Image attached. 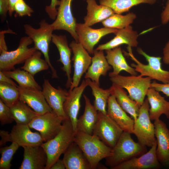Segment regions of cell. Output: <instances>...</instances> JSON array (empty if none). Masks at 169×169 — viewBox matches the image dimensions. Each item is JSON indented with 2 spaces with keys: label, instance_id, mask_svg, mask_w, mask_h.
<instances>
[{
  "label": "cell",
  "instance_id": "cell-1",
  "mask_svg": "<svg viewBox=\"0 0 169 169\" xmlns=\"http://www.w3.org/2000/svg\"><path fill=\"white\" fill-rule=\"evenodd\" d=\"M76 132L69 119L63 120L61 128L53 138L44 142L41 146L47 157L45 169H50L52 165L64 154L74 141Z\"/></svg>",
  "mask_w": 169,
  "mask_h": 169
},
{
  "label": "cell",
  "instance_id": "cell-2",
  "mask_svg": "<svg viewBox=\"0 0 169 169\" xmlns=\"http://www.w3.org/2000/svg\"><path fill=\"white\" fill-rule=\"evenodd\" d=\"M74 141L82 150L91 169H96L100 161L112 153V148L93 135L77 131Z\"/></svg>",
  "mask_w": 169,
  "mask_h": 169
},
{
  "label": "cell",
  "instance_id": "cell-3",
  "mask_svg": "<svg viewBox=\"0 0 169 169\" xmlns=\"http://www.w3.org/2000/svg\"><path fill=\"white\" fill-rule=\"evenodd\" d=\"M130 133L123 131L111 155L105 158L106 165L111 169L131 159L139 156L147 152L146 146L135 141Z\"/></svg>",
  "mask_w": 169,
  "mask_h": 169
},
{
  "label": "cell",
  "instance_id": "cell-4",
  "mask_svg": "<svg viewBox=\"0 0 169 169\" xmlns=\"http://www.w3.org/2000/svg\"><path fill=\"white\" fill-rule=\"evenodd\" d=\"M128 52H124V54L130 57L136 63L131 64L136 71L140 74V75L146 76L162 82L163 84L169 82V71L163 69L161 68V57H155L147 54L140 48H137L139 54L143 56L148 63L145 64L139 61L133 55L131 47H127Z\"/></svg>",
  "mask_w": 169,
  "mask_h": 169
},
{
  "label": "cell",
  "instance_id": "cell-5",
  "mask_svg": "<svg viewBox=\"0 0 169 169\" xmlns=\"http://www.w3.org/2000/svg\"><path fill=\"white\" fill-rule=\"evenodd\" d=\"M39 24V27L37 28H33L29 24H24L25 32L27 36L33 41L34 47L43 54L44 59L51 69L52 77L57 78L58 76L57 71L51 63L49 55V46L52 41L54 30L51 24L45 19H42Z\"/></svg>",
  "mask_w": 169,
  "mask_h": 169
},
{
  "label": "cell",
  "instance_id": "cell-6",
  "mask_svg": "<svg viewBox=\"0 0 169 169\" xmlns=\"http://www.w3.org/2000/svg\"><path fill=\"white\" fill-rule=\"evenodd\" d=\"M112 84L126 89L129 96L140 107L143 103L147 92L150 87L152 79L140 76H124L118 74L110 77Z\"/></svg>",
  "mask_w": 169,
  "mask_h": 169
},
{
  "label": "cell",
  "instance_id": "cell-7",
  "mask_svg": "<svg viewBox=\"0 0 169 169\" xmlns=\"http://www.w3.org/2000/svg\"><path fill=\"white\" fill-rule=\"evenodd\" d=\"M150 105L146 98L140 108L137 119L134 120L133 134L136 136L138 142L142 145L151 147L156 141L155 127L150 119Z\"/></svg>",
  "mask_w": 169,
  "mask_h": 169
},
{
  "label": "cell",
  "instance_id": "cell-8",
  "mask_svg": "<svg viewBox=\"0 0 169 169\" xmlns=\"http://www.w3.org/2000/svg\"><path fill=\"white\" fill-rule=\"evenodd\" d=\"M33 42L28 36L20 38L18 46L15 50L11 51L3 50L0 52V71H6L12 70L17 64L24 63L37 50L28 46Z\"/></svg>",
  "mask_w": 169,
  "mask_h": 169
},
{
  "label": "cell",
  "instance_id": "cell-9",
  "mask_svg": "<svg viewBox=\"0 0 169 169\" xmlns=\"http://www.w3.org/2000/svg\"><path fill=\"white\" fill-rule=\"evenodd\" d=\"M0 135L1 138L0 146L8 141L15 142L22 147L40 146L44 142L40 133L32 131L28 125L16 124L10 133L1 130Z\"/></svg>",
  "mask_w": 169,
  "mask_h": 169
},
{
  "label": "cell",
  "instance_id": "cell-10",
  "mask_svg": "<svg viewBox=\"0 0 169 169\" xmlns=\"http://www.w3.org/2000/svg\"><path fill=\"white\" fill-rule=\"evenodd\" d=\"M64 120L53 111L37 115L28 125L40 133L44 142L54 138L60 131Z\"/></svg>",
  "mask_w": 169,
  "mask_h": 169
},
{
  "label": "cell",
  "instance_id": "cell-11",
  "mask_svg": "<svg viewBox=\"0 0 169 169\" xmlns=\"http://www.w3.org/2000/svg\"><path fill=\"white\" fill-rule=\"evenodd\" d=\"M123 131L107 114L98 111V119L92 135L113 148Z\"/></svg>",
  "mask_w": 169,
  "mask_h": 169
},
{
  "label": "cell",
  "instance_id": "cell-12",
  "mask_svg": "<svg viewBox=\"0 0 169 169\" xmlns=\"http://www.w3.org/2000/svg\"><path fill=\"white\" fill-rule=\"evenodd\" d=\"M118 29L104 27L98 29L91 28L84 23H78L76 26L79 42L90 54H93L94 47L104 36L115 34Z\"/></svg>",
  "mask_w": 169,
  "mask_h": 169
},
{
  "label": "cell",
  "instance_id": "cell-13",
  "mask_svg": "<svg viewBox=\"0 0 169 169\" xmlns=\"http://www.w3.org/2000/svg\"><path fill=\"white\" fill-rule=\"evenodd\" d=\"M69 47L73 54L72 60L74 68L72 82L69 90H71L79 86L82 76L91 64L92 58L79 43L73 41L70 43Z\"/></svg>",
  "mask_w": 169,
  "mask_h": 169
},
{
  "label": "cell",
  "instance_id": "cell-14",
  "mask_svg": "<svg viewBox=\"0 0 169 169\" xmlns=\"http://www.w3.org/2000/svg\"><path fill=\"white\" fill-rule=\"evenodd\" d=\"M57 14L54 21L50 24L54 30H64L69 32L77 42L78 38L76 31L77 24L71 9L73 0H59Z\"/></svg>",
  "mask_w": 169,
  "mask_h": 169
},
{
  "label": "cell",
  "instance_id": "cell-15",
  "mask_svg": "<svg viewBox=\"0 0 169 169\" xmlns=\"http://www.w3.org/2000/svg\"><path fill=\"white\" fill-rule=\"evenodd\" d=\"M42 92L52 111L64 120L69 118L65 113L64 104L66 100L68 91L59 87H54L48 79H45L42 86Z\"/></svg>",
  "mask_w": 169,
  "mask_h": 169
},
{
  "label": "cell",
  "instance_id": "cell-16",
  "mask_svg": "<svg viewBox=\"0 0 169 169\" xmlns=\"http://www.w3.org/2000/svg\"><path fill=\"white\" fill-rule=\"evenodd\" d=\"M156 141L149 150L143 154L125 161L111 169H149L159 168L161 165L157 158Z\"/></svg>",
  "mask_w": 169,
  "mask_h": 169
},
{
  "label": "cell",
  "instance_id": "cell-17",
  "mask_svg": "<svg viewBox=\"0 0 169 169\" xmlns=\"http://www.w3.org/2000/svg\"><path fill=\"white\" fill-rule=\"evenodd\" d=\"M154 124L157 158L161 165L169 166V130L166 124L160 119L155 120Z\"/></svg>",
  "mask_w": 169,
  "mask_h": 169
},
{
  "label": "cell",
  "instance_id": "cell-18",
  "mask_svg": "<svg viewBox=\"0 0 169 169\" xmlns=\"http://www.w3.org/2000/svg\"><path fill=\"white\" fill-rule=\"evenodd\" d=\"M88 84L85 80L72 90H69L64 104V112L71 120L74 131L77 132L78 115L80 107V100L82 95Z\"/></svg>",
  "mask_w": 169,
  "mask_h": 169
},
{
  "label": "cell",
  "instance_id": "cell-19",
  "mask_svg": "<svg viewBox=\"0 0 169 169\" xmlns=\"http://www.w3.org/2000/svg\"><path fill=\"white\" fill-rule=\"evenodd\" d=\"M18 88L19 100L25 103L38 115L52 111L42 90L23 88L18 86Z\"/></svg>",
  "mask_w": 169,
  "mask_h": 169
},
{
  "label": "cell",
  "instance_id": "cell-20",
  "mask_svg": "<svg viewBox=\"0 0 169 169\" xmlns=\"http://www.w3.org/2000/svg\"><path fill=\"white\" fill-rule=\"evenodd\" d=\"M23 147V160L19 169H45L47 157L41 145Z\"/></svg>",
  "mask_w": 169,
  "mask_h": 169
},
{
  "label": "cell",
  "instance_id": "cell-21",
  "mask_svg": "<svg viewBox=\"0 0 169 169\" xmlns=\"http://www.w3.org/2000/svg\"><path fill=\"white\" fill-rule=\"evenodd\" d=\"M107 114L124 131L133 134L134 120L127 115L111 94L107 102Z\"/></svg>",
  "mask_w": 169,
  "mask_h": 169
},
{
  "label": "cell",
  "instance_id": "cell-22",
  "mask_svg": "<svg viewBox=\"0 0 169 169\" xmlns=\"http://www.w3.org/2000/svg\"><path fill=\"white\" fill-rule=\"evenodd\" d=\"M115 36L108 42L99 45L95 49L98 50L112 49L125 44L131 47H136L138 43V32L133 30L130 25L124 28L118 29Z\"/></svg>",
  "mask_w": 169,
  "mask_h": 169
},
{
  "label": "cell",
  "instance_id": "cell-23",
  "mask_svg": "<svg viewBox=\"0 0 169 169\" xmlns=\"http://www.w3.org/2000/svg\"><path fill=\"white\" fill-rule=\"evenodd\" d=\"M52 42L57 48L60 55L58 61L63 65L62 69L65 72L67 77L66 87L69 88L72 82L71 76V56L72 52L71 48L68 44L66 37L65 35L53 34Z\"/></svg>",
  "mask_w": 169,
  "mask_h": 169
},
{
  "label": "cell",
  "instance_id": "cell-24",
  "mask_svg": "<svg viewBox=\"0 0 169 169\" xmlns=\"http://www.w3.org/2000/svg\"><path fill=\"white\" fill-rule=\"evenodd\" d=\"M91 63L84 76L85 79H90L100 86V78L101 75L105 76L111 66L108 63L103 50H94Z\"/></svg>",
  "mask_w": 169,
  "mask_h": 169
},
{
  "label": "cell",
  "instance_id": "cell-25",
  "mask_svg": "<svg viewBox=\"0 0 169 169\" xmlns=\"http://www.w3.org/2000/svg\"><path fill=\"white\" fill-rule=\"evenodd\" d=\"M146 95L150 105L149 114L151 120L159 119L162 114L169 119V101L161 95L159 92L152 87L149 88Z\"/></svg>",
  "mask_w": 169,
  "mask_h": 169
},
{
  "label": "cell",
  "instance_id": "cell-26",
  "mask_svg": "<svg viewBox=\"0 0 169 169\" xmlns=\"http://www.w3.org/2000/svg\"><path fill=\"white\" fill-rule=\"evenodd\" d=\"M106 58L109 64L113 69L109 73V77L119 74L122 71H125L131 75H137V73L134 68L127 63L120 47L105 50Z\"/></svg>",
  "mask_w": 169,
  "mask_h": 169
},
{
  "label": "cell",
  "instance_id": "cell-27",
  "mask_svg": "<svg viewBox=\"0 0 169 169\" xmlns=\"http://www.w3.org/2000/svg\"><path fill=\"white\" fill-rule=\"evenodd\" d=\"M85 106L83 114L78 119L77 132L92 135L98 118V111L92 105L88 97L83 95Z\"/></svg>",
  "mask_w": 169,
  "mask_h": 169
},
{
  "label": "cell",
  "instance_id": "cell-28",
  "mask_svg": "<svg viewBox=\"0 0 169 169\" xmlns=\"http://www.w3.org/2000/svg\"><path fill=\"white\" fill-rule=\"evenodd\" d=\"M63 160L66 169H91L89 162L81 149L73 142L64 153Z\"/></svg>",
  "mask_w": 169,
  "mask_h": 169
},
{
  "label": "cell",
  "instance_id": "cell-29",
  "mask_svg": "<svg viewBox=\"0 0 169 169\" xmlns=\"http://www.w3.org/2000/svg\"><path fill=\"white\" fill-rule=\"evenodd\" d=\"M86 0L87 11V14L84 18V23L89 26L102 22L115 13L110 7L98 4L95 0Z\"/></svg>",
  "mask_w": 169,
  "mask_h": 169
},
{
  "label": "cell",
  "instance_id": "cell-30",
  "mask_svg": "<svg viewBox=\"0 0 169 169\" xmlns=\"http://www.w3.org/2000/svg\"><path fill=\"white\" fill-rule=\"evenodd\" d=\"M110 88L111 94L115 95L119 105L135 120L138 115L140 108L136 102L127 95V93L123 88L113 84Z\"/></svg>",
  "mask_w": 169,
  "mask_h": 169
},
{
  "label": "cell",
  "instance_id": "cell-31",
  "mask_svg": "<svg viewBox=\"0 0 169 169\" xmlns=\"http://www.w3.org/2000/svg\"><path fill=\"white\" fill-rule=\"evenodd\" d=\"M3 72L6 76L15 80L20 88L42 90L34 76L26 70L18 68Z\"/></svg>",
  "mask_w": 169,
  "mask_h": 169
},
{
  "label": "cell",
  "instance_id": "cell-32",
  "mask_svg": "<svg viewBox=\"0 0 169 169\" xmlns=\"http://www.w3.org/2000/svg\"><path fill=\"white\" fill-rule=\"evenodd\" d=\"M13 118L17 124L28 125L37 115L27 104L19 100L10 107Z\"/></svg>",
  "mask_w": 169,
  "mask_h": 169
},
{
  "label": "cell",
  "instance_id": "cell-33",
  "mask_svg": "<svg viewBox=\"0 0 169 169\" xmlns=\"http://www.w3.org/2000/svg\"><path fill=\"white\" fill-rule=\"evenodd\" d=\"M88 86L91 88L93 95L95 98L94 105L97 110L104 114H107L106 105L108 100L111 94V88L103 89L100 86L93 82L90 79H85Z\"/></svg>",
  "mask_w": 169,
  "mask_h": 169
},
{
  "label": "cell",
  "instance_id": "cell-34",
  "mask_svg": "<svg viewBox=\"0 0 169 169\" xmlns=\"http://www.w3.org/2000/svg\"><path fill=\"white\" fill-rule=\"evenodd\" d=\"M156 0H99L100 4L110 8L115 13L121 14L128 12L133 7L141 3L151 5Z\"/></svg>",
  "mask_w": 169,
  "mask_h": 169
},
{
  "label": "cell",
  "instance_id": "cell-35",
  "mask_svg": "<svg viewBox=\"0 0 169 169\" xmlns=\"http://www.w3.org/2000/svg\"><path fill=\"white\" fill-rule=\"evenodd\" d=\"M136 18V14L132 12L125 15L114 13L102 23L104 27L120 29L130 25Z\"/></svg>",
  "mask_w": 169,
  "mask_h": 169
},
{
  "label": "cell",
  "instance_id": "cell-36",
  "mask_svg": "<svg viewBox=\"0 0 169 169\" xmlns=\"http://www.w3.org/2000/svg\"><path fill=\"white\" fill-rule=\"evenodd\" d=\"M42 53L36 50L33 54L25 61L21 69L34 75L37 73L48 69L49 66L45 59L41 58Z\"/></svg>",
  "mask_w": 169,
  "mask_h": 169
},
{
  "label": "cell",
  "instance_id": "cell-37",
  "mask_svg": "<svg viewBox=\"0 0 169 169\" xmlns=\"http://www.w3.org/2000/svg\"><path fill=\"white\" fill-rule=\"evenodd\" d=\"M0 97L5 104L11 107L19 100L18 86L0 82Z\"/></svg>",
  "mask_w": 169,
  "mask_h": 169
},
{
  "label": "cell",
  "instance_id": "cell-38",
  "mask_svg": "<svg viewBox=\"0 0 169 169\" xmlns=\"http://www.w3.org/2000/svg\"><path fill=\"white\" fill-rule=\"evenodd\" d=\"M20 146L16 142H12L9 146L1 147L0 152L1 157L0 160V169H10L12 166L11 161L13 156Z\"/></svg>",
  "mask_w": 169,
  "mask_h": 169
},
{
  "label": "cell",
  "instance_id": "cell-39",
  "mask_svg": "<svg viewBox=\"0 0 169 169\" xmlns=\"http://www.w3.org/2000/svg\"><path fill=\"white\" fill-rule=\"evenodd\" d=\"M14 11L15 16L23 17L31 16L34 12L33 9L27 4L23 0H19L15 4Z\"/></svg>",
  "mask_w": 169,
  "mask_h": 169
},
{
  "label": "cell",
  "instance_id": "cell-40",
  "mask_svg": "<svg viewBox=\"0 0 169 169\" xmlns=\"http://www.w3.org/2000/svg\"><path fill=\"white\" fill-rule=\"evenodd\" d=\"M14 120L10 111V107L0 99V121L2 125L11 123Z\"/></svg>",
  "mask_w": 169,
  "mask_h": 169
},
{
  "label": "cell",
  "instance_id": "cell-41",
  "mask_svg": "<svg viewBox=\"0 0 169 169\" xmlns=\"http://www.w3.org/2000/svg\"><path fill=\"white\" fill-rule=\"evenodd\" d=\"M59 3L60 0H51L50 4L46 6L45 11L51 19L54 20L55 19L58 13L56 7Z\"/></svg>",
  "mask_w": 169,
  "mask_h": 169
},
{
  "label": "cell",
  "instance_id": "cell-42",
  "mask_svg": "<svg viewBox=\"0 0 169 169\" xmlns=\"http://www.w3.org/2000/svg\"><path fill=\"white\" fill-rule=\"evenodd\" d=\"M150 87L154 88L158 92H161L169 97V82L166 84H160L154 80L151 83Z\"/></svg>",
  "mask_w": 169,
  "mask_h": 169
},
{
  "label": "cell",
  "instance_id": "cell-43",
  "mask_svg": "<svg viewBox=\"0 0 169 169\" xmlns=\"http://www.w3.org/2000/svg\"><path fill=\"white\" fill-rule=\"evenodd\" d=\"M8 12V0H0V15L2 21L6 19Z\"/></svg>",
  "mask_w": 169,
  "mask_h": 169
},
{
  "label": "cell",
  "instance_id": "cell-44",
  "mask_svg": "<svg viewBox=\"0 0 169 169\" xmlns=\"http://www.w3.org/2000/svg\"><path fill=\"white\" fill-rule=\"evenodd\" d=\"M161 21L163 25L167 24L169 22V0H167L165 7L161 15Z\"/></svg>",
  "mask_w": 169,
  "mask_h": 169
},
{
  "label": "cell",
  "instance_id": "cell-45",
  "mask_svg": "<svg viewBox=\"0 0 169 169\" xmlns=\"http://www.w3.org/2000/svg\"><path fill=\"white\" fill-rule=\"evenodd\" d=\"M162 60L166 64L169 65V40L163 49Z\"/></svg>",
  "mask_w": 169,
  "mask_h": 169
},
{
  "label": "cell",
  "instance_id": "cell-46",
  "mask_svg": "<svg viewBox=\"0 0 169 169\" xmlns=\"http://www.w3.org/2000/svg\"><path fill=\"white\" fill-rule=\"evenodd\" d=\"M0 82H3L18 86L12 79L6 76L3 71H0Z\"/></svg>",
  "mask_w": 169,
  "mask_h": 169
},
{
  "label": "cell",
  "instance_id": "cell-47",
  "mask_svg": "<svg viewBox=\"0 0 169 169\" xmlns=\"http://www.w3.org/2000/svg\"><path fill=\"white\" fill-rule=\"evenodd\" d=\"M66 166L63 160L59 159L51 166L50 169H65Z\"/></svg>",
  "mask_w": 169,
  "mask_h": 169
},
{
  "label": "cell",
  "instance_id": "cell-48",
  "mask_svg": "<svg viewBox=\"0 0 169 169\" xmlns=\"http://www.w3.org/2000/svg\"><path fill=\"white\" fill-rule=\"evenodd\" d=\"M19 0H8V14L10 17L12 16L14 12V7L15 3Z\"/></svg>",
  "mask_w": 169,
  "mask_h": 169
},
{
  "label": "cell",
  "instance_id": "cell-49",
  "mask_svg": "<svg viewBox=\"0 0 169 169\" xmlns=\"http://www.w3.org/2000/svg\"><path fill=\"white\" fill-rule=\"evenodd\" d=\"M4 33L0 32V52L3 50H8L7 47L4 40Z\"/></svg>",
  "mask_w": 169,
  "mask_h": 169
},
{
  "label": "cell",
  "instance_id": "cell-50",
  "mask_svg": "<svg viewBox=\"0 0 169 169\" xmlns=\"http://www.w3.org/2000/svg\"></svg>",
  "mask_w": 169,
  "mask_h": 169
}]
</instances>
